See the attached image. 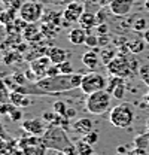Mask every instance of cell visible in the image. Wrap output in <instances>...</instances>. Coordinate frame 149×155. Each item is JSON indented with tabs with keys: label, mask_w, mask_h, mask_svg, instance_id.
I'll return each instance as SVG.
<instances>
[{
	"label": "cell",
	"mask_w": 149,
	"mask_h": 155,
	"mask_svg": "<svg viewBox=\"0 0 149 155\" xmlns=\"http://www.w3.org/2000/svg\"><path fill=\"white\" fill-rule=\"evenodd\" d=\"M84 73L45 76L36 82H27L24 85H15L12 91H19L27 96H57L81 87Z\"/></svg>",
	"instance_id": "obj_1"
},
{
	"label": "cell",
	"mask_w": 149,
	"mask_h": 155,
	"mask_svg": "<svg viewBox=\"0 0 149 155\" xmlns=\"http://www.w3.org/2000/svg\"><path fill=\"white\" fill-rule=\"evenodd\" d=\"M42 145L46 149H54L67 155H74L76 149L66 130L60 125H49L42 136Z\"/></svg>",
	"instance_id": "obj_2"
},
{
	"label": "cell",
	"mask_w": 149,
	"mask_h": 155,
	"mask_svg": "<svg viewBox=\"0 0 149 155\" xmlns=\"http://www.w3.org/2000/svg\"><path fill=\"white\" fill-rule=\"evenodd\" d=\"M134 109L128 103H119L113 106L109 114V122L116 128H128L134 122Z\"/></svg>",
	"instance_id": "obj_3"
},
{
	"label": "cell",
	"mask_w": 149,
	"mask_h": 155,
	"mask_svg": "<svg viewBox=\"0 0 149 155\" xmlns=\"http://www.w3.org/2000/svg\"><path fill=\"white\" fill-rule=\"evenodd\" d=\"M111 98L112 96L106 90L93 93V94L87 96L85 109L93 115H103L104 112H108L111 109Z\"/></svg>",
	"instance_id": "obj_4"
},
{
	"label": "cell",
	"mask_w": 149,
	"mask_h": 155,
	"mask_svg": "<svg viewBox=\"0 0 149 155\" xmlns=\"http://www.w3.org/2000/svg\"><path fill=\"white\" fill-rule=\"evenodd\" d=\"M108 87V81L106 78L100 73H95V72H90V73H85L82 78V82H81V91L87 96L97 93V91H101V90H106Z\"/></svg>",
	"instance_id": "obj_5"
},
{
	"label": "cell",
	"mask_w": 149,
	"mask_h": 155,
	"mask_svg": "<svg viewBox=\"0 0 149 155\" xmlns=\"http://www.w3.org/2000/svg\"><path fill=\"white\" fill-rule=\"evenodd\" d=\"M19 12V18L24 19L28 24H36L39 21H42L43 17V6L39 2H24V5L21 6Z\"/></svg>",
	"instance_id": "obj_6"
},
{
	"label": "cell",
	"mask_w": 149,
	"mask_h": 155,
	"mask_svg": "<svg viewBox=\"0 0 149 155\" xmlns=\"http://www.w3.org/2000/svg\"><path fill=\"white\" fill-rule=\"evenodd\" d=\"M109 75L113 76H119V78H131L134 73L130 67V58L127 55H116L112 60L111 63L106 66Z\"/></svg>",
	"instance_id": "obj_7"
},
{
	"label": "cell",
	"mask_w": 149,
	"mask_h": 155,
	"mask_svg": "<svg viewBox=\"0 0 149 155\" xmlns=\"http://www.w3.org/2000/svg\"><path fill=\"white\" fill-rule=\"evenodd\" d=\"M22 130L27 131L28 134L35 136V137H40L43 136V133L46 131V125H45V121L42 118H33V119H27L22 122Z\"/></svg>",
	"instance_id": "obj_8"
},
{
	"label": "cell",
	"mask_w": 149,
	"mask_h": 155,
	"mask_svg": "<svg viewBox=\"0 0 149 155\" xmlns=\"http://www.w3.org/2000/svg\"><path fill=\"white\" fill-rule=\"evenodd\" d=\"M84 12H85V8H84L82 3H79V2H70L66 6V9L63 11V19L67 21V22H70V24L72 22H78Z\"/></svg>",
	"instance_id": "obj_9"
},
{
	"label": "cell",
	"mask_w": 149,
	"mask_h": 155,
	"mask_svg": "<svg viewBox=\"0 0 149 155\" xmlns=\"http://www.w3.org/2000/svg\"><path fill=\"white\" fill-rule=\"evenodd\" d=\"M51 64H52V61L49 60L48 55H42V57L30 61V69L36 73L37 79H42V78L46 76V72L51 67Z\"/></svg>",
	"instance_id": "obj_10"
},
{
	"label": "cell",
	"mask_w": 149,
	"mask_h": 155,
	"mask_svg": "<svg viewBox=\"0 0 149 155\" xmlns=\"http://www.w3.org/2000/svg\"><path fill=\"white\" fill-rule=\"evenodd\" d=\"M134 2L136 0H113L109 5V9L115 17H125L131 12Z\"/></svg>",
	"instance_id": "obj_11"
},
{
	"label": "cell",
	"mask_w": 149,
	"mask_h": 155,
	"mask_svg": "<svg viewBox=\"0 0 149 155\" xmlns=\"http://www.w3.org/2000/svg\"><path fill=\"white\" fill-rule=\"evenodd\" d=\"M88 36V33H87V30H84L82 27H74L72 28L70 31H69V35H67V39H69V42L74 45V46H79V45H85V39Z\"/></svg>",
	"instance_id": "obj_12"
},
{
	"label": "cell",
	"mask_w": 149,
	"mask_h": 155,
	"mask_svg": "<svg viewBox=\"0 0 149 155\" xmlns=\"http://www.w3.org/2000/svg\"><path fill=\"white\" fill-rule=\"evenodd\" d=\"M78 22L81 24V27H82L84 30H87V33H88V35L91 33V28H94V27H97V25H98L95 14H93V12H87V11L81 15V18H79Z\"/></svg>",
	"instance_id": "obj_13"
},
{
	"label": "cell",
	"mask_w": 149,
	"mask_h": 155,
	"mask_svg": "<svg viewBox=\"0 0 149 155\" xmlns=\"http://www.w3.org/2000/svg\"><path fill=\"white\" fill-rule=\"evenodd\" d=\"M72 127H73L74 133H78V134H81V136H85V134H88L90 131H93V121L88 119V118H79V119L74 121Z\"/></svg>",
	"instance_id": "obj_14"
},
{
	"label": "cell",
	"mask_w": 149,
	"mask_h": 155,
	"mask_svg": "<svg viewBox=\"0 0 149 155\" xmlns=\"http://www.w3.org/2000/svg\"><path fill=\"white\" fill-rule=\"evenodd\" d=\"M46 55L52 61V64H61L63 61L67 60V52L63 48H60V46H49Z\"/></svg>",
	"instance_id": "obj_15"
},
{
	"label": "cell",
	"mask_w": 149,
	"mask_h": 155,
	"mask_svg": "<svg viewBox=\"0 0 149 155\" xmlns=\"http://www.w3.org/2000/svg\"><path fill=\"white\" fill-rule=\"evenodd\" d=\"M22 36L27 39L28 42L31 43H36L37 40L42 39V31H40V27H37L36 24H28L24 30H22Z\"/></svg>",
	"instance_id": "obj_16"
},
{
	"label": "cell",
	"mask_w": 149,
	"mask_h": 155,
	"mask_svg": "<svg viewBox=\"0 0 149 155\" xmlns=\"http://www.w3.org/2000/svg\"><path fill=\"white\" fill-rule=\"evenodd\" d=\"M42 22H46V24H51V25H63V12L46 11V12H43Z\"/></svg>",
	"instance_id": "obj_17"
},
{
	"label": "cell",
	"mask_w": 149,
	"mask_h": 155,
	"mask_svg": "<svg viewBox=\"0 0 149 155\" xmlns=\"http://www.w3.org/2000/svg\"><path fill=\"white\" fill-rule=\"evenodd\" d=\"M82 63H84V66H87L90 70H94L97 66H98V63H100V57H98V54L93 51V49H90V51H87L84 55H82Z\"/></svg>",
	"instance_id": "obj_18"
},
{
	"label": "cell",
	"mask_w": 149,
	"mask_h": 155,
	"mask_svg": "<svg viewBox=\"0 0 149 155\" xmlns=\"http://www.w3.org/2000/svg\"><path fill=\"white\" fill-rule=\"evenodd\" d=\"M9 101L12 104H15L17 107H25V106L30 104V100H28L27 94H22L19 91H11L9 93Z\"/></svg>",
	"instance_id": "obj_19"
},
{
	"label": "cell",
	"mask_w": 149,
	"mask_h": 155,
	"mask_svg": "<svg viewBox=\"0 0 149 155\" xmlns=\"http://www.w3.org/2000/svg\"><path fill=\"white\" fill-rule=\"evenodd\" d=\"M116 55H118V51L113 49V48H111V46H108V48H101V51H100V61H101L104 66H108Z\"/></svg>",
	"instance_id": "obj_20"
},
{
	"label": "cell",
	"mask_w": 149,
	"mask_h": 155,
	"mask_svg": "<svg viewBox=\"0 0 149 155\" xmlns=\"http://www.w3.org/2000/svg\"><path fill=\"white\" fill-rule=\"evenodd\" d=\"M74 149H76V154L78 155H93V152H94L93 145L87 143L84 139L82 140H78L74 143Z\"/></svg>",
	"instance_id": "obj_21"
},
{
	"label": "cell",
	"mask_w": 149,
	"mask_h": 155,
	"mask_svg": "<svg viewBox=\"0 0 149 155\" xmlns=\"http://www.w3.org/2000/svg\"><path fill=\"white\" fill-rule=\"evenodd\" d=\"M133 146H134V148L148 149V146H149V133L148 131L134 136V139H133Z\"/></svg>",
	"instance_id": "obj_22"
},
{
	"label": "cell",
	"mask_w": 149,
	"mask_h": 155,
	"mask_svg": "<svg viewBox=\"0 0 149 155\" xmlns=\"http://www.w3.org/2000/svg\"><path fill=\"white\" fill-rule=\"evenodd\" d=\"M15 9H12V8H8L6 11H2L0 12V24H3V25H9V24H12L14 21H15Z\"/></svg>",
	"instance_id": "obj_23"
},
{
	"label": "cell",
	"mask_w": 149,
	"mask_h": 155,
	"mask_svg": "<svg viewBox=\"0 0 149 155\" xmlns=\"http://www.w3.org/2000/svg\"><path fill=\"white\" fill-rule=\"evenodd\" d=\"M128 46H130L131 54H140V52L145 51L146 42H145L143 39H136V40H130V42H128Z\"/></svg>",
	"instance_id": "obj_24"
},
{
	"label": "cell",
	"mask_w": 149,
	"mask_h": 155,
	"mask_svg": "<svg viewBox=\"0 0 149 155\" xmlns=\"http://www.w3.org/2000/svg\"><path fill=\"white\" fill-rule=\"evenodd\" d=\"M112 97L116 98V100H122V98L125 97V82H124V81L119 82V84L115 87V90L112 91Z\"/></svg>",
	"instance_id": "obj_25"
},
{
	"label": "cell",
	"mask_w": 149,
	"mask_h": 155,
	"mask_svg": "<svg viewBox=\"0 0 149 155\" xmlns=\"http://www.w3.org/2000/svg\"><path fill=\"white\" fill-rule=\"evenodd\" d=\"M133 30L134 31H139V33H143V31H146L148 30V21L145 18H137L134 19V22H133Z\"/></svg>",
	"instance_id": "obj_26"
},
{
	"label": "cell",
	"mask_w": 149,
	"mask_h": 155,
	"mask_svg": "<svg viewBox=\"0 0 149 155\" xmlns=\"http://www.w3.org/2000/svg\"><path fill=\"white\" fill-rule=\"evenodd\" d=\"M55 25H51V24H46V22H42L40 24V31H42V35L43 36H46V38H51V36H54L57 33V30L58 28H54Z\"/></svg>",
	"instance_id": "obj_27"
},
{
	"label": "cell",
	"mask_w": 149,
	"mask_h": 155,
	"mask_svg": "<svg viewBox=\"0 0 149 155\" xmlns=\"http://www.w3.org/2000/svg\"><path fill=\"white\" fill-rule=\"evenodd\" d=\"M58 69H60V73L61 75H72V73H74L73 66H72V63L69 60H66L61 64H58Z\"/></svg>",
	"instance_id": "obj_28"
},
{
	"label": "cell",
	"mask_w": 149,
	"mask_h": 155,
	"mask_svg": "<svg viewBox=\"0 0 149 155\" xmlns=\"http://www.w3.org/2000/svg\"><path fill=\"white\" fill-rule=\"evenodd\" d=\"M52 110L55 112L57 115H61V116H66V112H67V106L64 101L61 100H57L55 103L52 104Z\"/></svg>",
	"instance_id": "obj_29"
},
{
	"label": "cell",
	"mask_w": 149,
	"mask_h": 155,
	"mask_svg": "<svg viewBox=\"0 0 149 155\" xmlns=\"http://www.w3.org/2000/svg\"><path fill=\"white\" fill-rule=\"evenodd\" d=\"M85 46L87 48H97L98 46V35H88L87 36V39H85Z\"/></svg>",
	"instance_id": "obj_30"
},
{
	"label": "cell",
	"mask_w": 149,
	"mask_h": 155,
	"mask_svg": "<svg viewBox=\"0 0 149 155\" xmlns=\"http://www.w3.org/2000/svg\"><path fill=\"white\" fill-rule=\"evenodd\" d=\"M15 109H17V106L12 104L11 101H9V103H2V104H0V115H5V114H6V115H11Z\"/></svg>",
	"instance_id": "obj_31"
},
{
	"label": "cell",
	"mask_w": 149,
	"mask_h": 155,
	"mask_svg": "<svg viewBox=\"0 0 149 155\" xmlns=\"http://www.w3.org/2000/svg\"><path fill=\"white\" fill-rule=\"evenodd\" d=\"M82 139L87 142V143H90V145H95V143H98V133L97 131H90L88 134H85V136H82Z\"/></svg>",
	"instance_id": "obj_32"
},
{
	"label": "cell",
	"mask_w": 149,
	"mask_h": 155,
	"mask_svg": "<svg viewBox=\"0 0 149 155\" xmlns=\"http://www.w3.org/2000/svg\"><path fill=\"white\" fill-rule=\"evenodd\" d=\"M139 76L142 78V81L149 87V64H145L139 69Z\"/></svg>",
	"instance_id": "obj_33"
},
{
	"label": "cell",
	"mask_w": 149,
	"mask_h": 155,
	"mask_svg": "<svg viewBox=\"0 0 149 155\" xmlns=\"http://www.w3.org/2000/svg\"><path fill=\"white\" fill-rule=\"evenodd\" d=\"M111 36L109 35H98V46L100 48H108L111 45Z\"/></svg>",
	"instance_id": "obj_34"
},
{
	"label": "cell",
	"mask_w": 149,
	"mask_h": 155,
	"mask_svg": "<svg viewBox=\"0 0 149 155\" xmlns=\"http://www.w3.org/2000/svg\"><path fill=\"white\" fill-rule=\"evenodd\" d=\"M57 114L52 110V112H43V115H42V119L45 121V122H49V124H52L54 122V119H55Z\"/></svg>",
	"instance_id": "obj_35"
},
{
	"label": "cell",
	"mask_w": 149,
	"mask_h": 155,
	"mask_svg": "<svg viewBox=\"0 0 149 155\" xmlns=\"http://www.w3.org/2000/svg\"><path fill=\"white\" fill-rule=\"evenodd\" d=\"M58 75H61L60 69H58V64H51V67L46 72V76H58Z\"/></svg>",
	"instance_id": "obj_36"
},
{
	"label": "cell",
	"mask_w": 149,
	"mask_h": 155,
	"mask_svg": "<svg viewBox=\"0 0 149 155\" xmlns=\"http://www.w3.org/2000/svg\"><path fill=\"white\" fill-rule=\"evenodd\" d=\"M97 33H98V35H108V33H109V25H108L106 22L98 24V25H97Z\"/></svg>",
	"instance_id": "obj_37"
},
{
	"label": "cell",
	"mask_w": 149,
	"mask_h": 155,
	"mask_svg": "<svg viewBox=\"0 0 149 155\" xmlns=\"http://www.w3.org/2000/svg\"><path fill=\"white\" fill-rule=\"evenodd\" d=\"M130 155H149L148 149H143V148H133L130 151Z\"/></svg>",
	"instance_id": "obj_38"
},
{
	"label": "cell",
	"mask_w": 149,
	"mask_h": 155,
	"mask_svg": "<svg viewBox=\"0 0 149 155\" xmlns=\"http://www.w3.org/2000/svg\"><path fill=\"white\" fill-rule=\"evenodd\" d=\"M9 118H11L12 121H19V119L22 118V112H21L18 107H17V109H15V110H14V112L9 115Z\"/></svg>",
	"instance_id": "obj_39"
},
{
	"label": "cell",
	"mask_w": 149,
	"mask_h": 155,
	"mask_svg": "<svg viewBox=\"0 0 149 155\" xmlns=\"http://www.w3.org/2000/svg\"><path fill=\"white\" fill-rule=\"evenodd\" d=\"M15 57H17V54H15V52H11V54H8V55L3 57V63H5V64H12V63L15 61V60H14Z\"/></svg>",
	"instance_id": "obj_40"
},
{
	"label": "cell",
	"mask_w": 149,
	"mask_h": 155,
	"mask_svg": "<svg viewBox=\"0 0 149 155\" xmlns=\"http://www.w3.org/2000/svg\"><path fill=\"white\" fill-rule=\"evenodd\" d=\"M22 5H24V3H22L21 0H12V2H11V3L8 5V8H12V9H15V11L18 9V11H19Z\"/></svg>",
	"instance_id": "obj_41"
},
{
	"label": "cell",
	"mask_w": 149,
	"mask_h": 155,
	"mask_svg": "<svg viewBox=\"0 0 149 155\" xmlns=\"http://www.w3.org/2000/svg\"><path fill=\"white\" fill-rule=\"evenodd\" d=\"M6 101H9V93L0 91V104H2V103H6Z\"/></svg>",
	"instance_id": "obj_42"
},
{
	"label": "cell",
	"mask_w": 149,
	"mask_h": 155,
	"mask_svg": "<svg viewBox=\"0 0 149 155\" xmlns=\"http://www.w3.org/2000/svg\"><path fill=\"white\" fill-rule=\"evenodd\" d=\"M66 116H67L69 119H73L74 116H76V109H73V107H67V112H66Z\"/></svg>",
	"instance_id": "obj_43"
},
{
	"label": "cell",
	"mask_w": 149,
	"mask_h": 155,
	"mask_svg": "<svg viewBox=\"0 0 149 155\" xmlns=\"http://www.w3.org/2000/svg\"><path fill=\"white\" fill-rule=\"evenodd\" d=\"M95 17H97V22H98V24L104 22V19H106V15H104V12H103V11H98V14H97Z\"/></svg>",
	"instance_id": "obj_44"
},
{
	"label": "cell",
	"mask_w": 149,
	"mask_h": 155,
	"mask_svg": "<svg viewBox=\"0 0 149 155\" xmlns=\"http://www.w3.org/2000/svg\"><path fill=\"white\" fill-rule=\"evenodd\" d=\"M118 154H127V146H118Z\"/></svg>",
	"instance_id": "obj_45"
},
{
	"label": "cell",
	"mask_w": 149,
	"mask_h": 155,
	"mask_svg": "<svg viewBox=\"0 0 149 155\" xmlns=\"http://www.w3.org/2000/svg\"><path fill=\"white\" fill-rule=\"evenodd\" d=\"M6 88H8V87H6V82L0 78V91H6Z\"/></svg>",
	"instance_id": "obj_46"
},
{
	"label": "cell",
	"mask_w": 149,
	"mask_h": 155,
	"mask_svg": "<svg viewBox=\"0 0 149 155\" xmlns=\"http://www.w3.org/2000/svg\"><path fill=\"white\" fill-rule=\"evenodd\" d=\"M143 40H145V42L149 45V28L146 30V31H143Z\"/></svg>",
	"instance_id": "obj_47"
},
{
	"label": "cell",
	"mask_w": 149,
	"mask_h": 155,
	"mask_svg": "<svg viewBox=\"0 0 149 155\" xmlns=\"http://www.w3.org/2000/svg\"><path fill=\"white\" fill-rule=\"evenodd\" d=\"M112 2H113V0H100V5H101V6H104V5H111Z\"/></svg>",
	"instance_id": "obj_48"
},
{
	"label": "cell",
	"mask_w": 149,
	"mask_h": 155,
	"mask_svg": "<svg viewBox=\"0 0 149 155\" xmlns=\"http://www.w3.org/2000/svg\"><path fill=\"white\" fill-rule=\"evenodd\" d=\"M145 9L149 12V0H145Z\"/></svg>",
	"instance_id": "obj_49"
},
{
	"label": "cell",
	"mask_w": 149,
	"mask_h": 155,
	"mask_svg": "<svg viewBox=\"0 0 149 155\" xmlns=\"http://www.w3.org/2000/svg\"><path fill=\"white\" fill-rule=\"evenodd\" d=\"M145 100L148 101V104H149V91H148V93H146V94H145Z\"/></svg>",
	"instance_id": "obj_50"
},
{
	"label": "cell",
	"mask_w": 149,
	"mask_h": 155,
	"mask_svg": "<svg viewBox=\"0 0 149 155\" xmlns=\"http://www.w3.org/2000/svg\"><path fill=\"white\" fill-rule=\"evenodd\" d=\"M146 131H148V133H149V118H148V119H146Z\"/></svg>",
	"instance_id": "obj_51"
},
{
	"label": "cell",
	"mask_w": 149,
	"mask_h": 155,
	"mask_svg": "<svg viewBox=\"0 0 149 155\" xmlns=\"http://www.w3.org/2000/svg\"><path fill=\"white\" fill-rule=\"evenodd\" d=\"M2 2H3V3H6V6H8V5H9V3H11L12 0H2Z\"/></svg>",
	"instance_id": "obj_52"
},
{
	"label": "cell",
	"mask_w": 149,
	"mask_h": 155,
	"mask_svg": "<svg viewBox=\"0 0 149 155\" xmlns=\"http://www.w3.org/2000/svg\"><path fill=\"white\" fill-rule=\"evenodd\" d=\"M2 131H3V125L0 124V133H2Z\"/></svg>",
	"instance_id": "obj_53"
},
{
	"label": "cell",
	"mask_w": 149,
	"mask_h": 155,
	"mask_svg": "<svg viewBox=\"0 0 149 155\" xmlns=\"http://www.w3.org/2000/svg\"><path fill=\"white\" fill-rule=\"evenodd\" d=\"M118 155H130V154H118Z\"/></svg>",
	"instance_id": "obj_54"
},
{
	"label": "cell",
	"mask_w": 149,
	"mask_h": 155,
	"mask_svg": "<svg viewBox=\"0 0 149 155\" xmlns=\"http://www.w3.org/2000/svg\"><path fill=\"white\" fill-rule=\"evenodd\" d=\"M30 2H39V0H30Z\"/></svg>",
	"instance_id": "obj_55"
}]
</instances>
